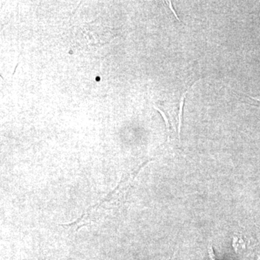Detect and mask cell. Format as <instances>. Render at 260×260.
<instances>
[{
	"label": "cell",
	"instance_id": "obj_1",
	"mask_svg": "<svg viewBox=\"0 0 260 260\" xmlns=\"http://www.w3.org/2000/svg\"><path fill=\"white\" fill-rule=\"evenodd\" d=\"M192 85L191 87L193 86ZM189 88L183 94L181 98L180 103H179V113H178V116H179V125H178V132H179V138L180 137V133H181V125H182V118H183V109H184V100H185L186 94L189 92Z\"/></svg>",
	"mask_w": 260,
	"mask_h": 260
},
{
	"label": "cell",
	"instance_id": "obj_5",
	"mask_svg": "<svg viewBox=\"0 0 260 260\" xmlns=\"http://www.w3.org/2000/svg\"><path fill=\"white\" fill-rule=\"evenodd\" d=\"M167 3H168V4H169V8H171V10H172V12H173V13H174V15H175L176 18H177V20H179V21H180V19L178 18L177 13H176V12L174 11V8H173L172 2H167Z\"/></svg>",
	"mask_w": 260,
	"mask_h": 260
},
{
	"label": "cell",
	"instance_id": "obj_4",
	"mask_svg": "<svg viewBox=\"0 0 260 260\" xmlns=\"http://www.w3.org/2000/svg\"><path fill=\"white\" fill-rule=\"evenodd\" d=\"M246 97L248 98V99H249V102H247V103H249V104H251V105L253 106H256V107H260V101L257 100V99H254V98L250 97L249 95H246Z\"/></svg>",
	"mask_w": 260,
	"mask_h": 260
},
{
	"label": "cell",
	"instance_id": "obj_3",
	"mask_svg": "<svg viewBox=\"0 0 260 260\" xmlns=\"http://www.w3.org/2000/svg\"><path fill=\"white\" fill-rule=\"evenodd\" d=\"M208 260H217L214 252L213 246H208Z\"/></svg>",
	"mask_w": 260,
	"mask_h": 260
},
{
	"label": "cell",
	"instance_id": "obj_2",
	"mask_svg": "<svg viewBox=\"0 0 260 260\" xmlns=\"http://www.w3.org/2000/svg\"><path fill=\"white\" fill-rule=\"evenodd\" d=\"M155 109H157V110L161 114L162 117L164 118V120L166 121V124H167L168 131H170L171 128H172V119L168 116L167 113L164 112L162 109H158V108L156 107H155Z\"/></svg>",
	"mask_w": 260,
	"mask_h": 260
}]
</instances>
